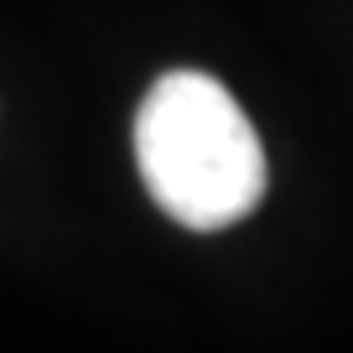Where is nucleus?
I'll list each match as a JSON object with an SVG mask.
<instances>
[{
	"label": "nucleus",
	"instance_id": "nucleus-1",
	"mask_svg": "<svg viewBox=\"0 0 353 353\" xmlns=\"http://www.w3.org/2000/svg\"><path fill=\"white\" fill-rule=\"evenodd\" d=\"M135 166L172 223L219 234L265 198L270 166L244 104L213 73L172 68L135 110Z\"/></svg>",
	"mask_w": 353,
	"mask_h": 353
}]
</instances>
